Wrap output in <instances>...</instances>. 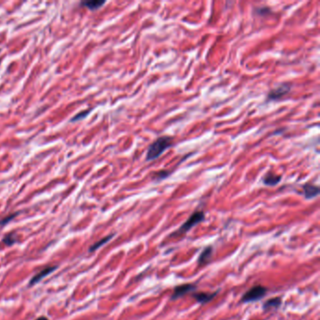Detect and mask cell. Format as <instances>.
<instances>
[{
    "instance_id": "15",
    "label": "cell",
    "mask_w": 320,
    "mask_h": 320,
    "mask_svg": "<svg viewBox=\"0 0 320 320\" xmlns=\"http://www.w3.org/2000/svg\"><path fill=\"white\" fill-rule=\"evenodd\" d=\"M90 110H86V111H83V112H80L78 115L74 116L71 120H70V122H75V121H78V120H81L84 118H86L89 114Z\"/></svg>"
},
{
    "instance_id": "3",
    "label": "cell",
    "mask_w": 320,
    "mask_h": 320,
    "mask_svg": "<svg viewBox=\"0 0 320 320\" xmlns=\"http://www.w3.org/2000/svg\"><path fill=\"white\" fill-rule=\"evenodd\" d=\"M267 293V288L263 285H254L241 297V302L250 303L260 301Z\"/></svg>"
},
{
    "instance_id": "16",
    "label": "cell",
    "mask_w": 320,
    "mask_h": 320,
    "mask_svg": "<svg viewBox=\"0 0 320 320\" xmlns=\"http://www.w3.org/2000/svg\"><path fill=\"white\" fill-rule=\"evenodd\" d=\"M169 175H170V172H169V171H166V170L159 171V172H156L155 175H154V179H157V180H161V179H163V178H167Z\"/></svg>"
},
{
    "instance_id": "17",
    "label": "cell",
    "mask_w": 320,
    "mask_h": 320,
    "mask_svg": "<svg viewBox=\"0 0 320 320\" xmlns=\"http://www.w3.org/2000/svg\"><path fill=\"white\" fill-rule=\"evenodd\" d=\"M18 214H19V213L11 214V215H9V216L5 217L4 219L0 220V226H5V225H7L8 223H10V222H11L13 219H14V218H15V217H16Z\"/></svg>"
},
{
    "instance_id": "2",
    "label": "cell",
    "mask_w": 320,
    "mask_h": 320,
    "mask_svg": "<svg viewBox=\"0 0 320 320\" xmlns=\"http://www.w3.org/2000/svg\"><path fill=\"white\" fill-rule=\"evenodd\" d=\"M205 220V213L202 211H197L196 213L192 214L184 224H182V226L179 227L177 231H175L173 234L171 235V237H178L180 235H184L188 233L193 227L197 226L198 224L202 223Z\"/></svg>"
},
{
    "instance_id": "13",
    "label": "cell",
    "mask_w": 320,
    "mask_h": 320,
    "mask_svg": "<svg viewBox=\"0 0 320 320\" xmlns=\"http://www.w3.org/2000/svg\"><path fill=\"white\" fill-rule=\"evenodd\" d=\"M113 237H114V234H112V235H109V236H107V237H106V238H104V239H102V240H99V241H97L96 243H94L93 245L89 248V252L91 253V252H94V251H96V250H98L99 248H101V247H103L105 244H107V242L108 241H110V240H112L113 239Z\"/></svg>"
},
{
    "instance_id": "14",
    "label": "cell",
    "mask_w": 320,
    "mask_h": 320,
    "mask_svg": "<svg viewBox=\"0 0 320 320\" xmlns=\"http://www.w3.org/2000/svg\"><path fill=\"white\" fill-rule=\"evenodd\" d=\"M2 241H3V243H5L8 246H12L16 242V236L14 235V233H10L4 237Z\"/></svg>"
},
{
    "instance_id": "9",
    "label": "cell",
    "mask_w": 320,
    "mask_h": 320,
    "mask_svg": "<svg viewBox=\"0 0 320 320\" xmlns=\"http://www.w3.org/2000/svg\"><path fill=\"white\" fill-rule=\"evenodd\" d=\"M55 266L54 267H46L42 268L40 271H39L36 275H34V277L29 282V285H34L36 284H38L40 280H42L44 277H46L47 275H49L51 272H53V270L56 269Z\"/></svg>"
},
{
    "instance_id": "5",
    "label": "cell",
    "mask_w": 320,
    "mask_h": 320,
    "mask_svg": "<svg viewBox=\"0 0 320 320\" xmlns=\"http://www.w3.org/2000/svg\"><path fill=\"white\" fill-rule=\"evenodd\" d=\"M196 288V285L195 284H182L174 288L173 294L171 296V301H176L184 295L189 294L194 291Z\"/></svg>"
},
{
    "instance_id": "8",
    "label": "cell",
    "mask_w": 320,
    "mask_h": 320,
    "mask_svg": "<svg viewBox=\"0 0 320 320\" xmlns=\"http://www.w3.org/2000/svg\"><path fill=\"white\" fill-rule=\"evenodd\" d=\"M320 194V188L317 185L306 183L302 185V195L306 199H313L317 197Z\"/></svg>"
},
{
    "instance_id": "12",
    "label": "cell",
    "mask_w": 320,
    "mask_h": 320,
    "mask_svg": "<svg viewBox=\"0 0 320 320\" xmlns=\"http://www.w3.org/2000/svg\"><path fill=\"white\" fill-rule=\"evenodd\" d=\"M282 305V298L281 297H275L267 300V302H264L263 309L265 311H268L271 309H278Z\"/></svg>"
},
{
    "instance_id": "4",
    "label": "cell",
    "mask_w": 320,
    "mask_h": 320,
    "mask_svg": "<svg viewBox=\"0 0 320 320\" xmlns=\"http://www.w3.org/2000/svg\"><path fill=\"white\" fill-rule=\"evenodd\" d=\"M290 89H291V85L289 83H284L267 94V101L280 100L282 97H284V95L288 93L290 91Z\"/></svg>"
},
{
    "instance_id": "7",
    "label": "cell",
    "mask_w": 320,
    "mask_h": 320,
    "mask_svg": "<svg viewBox=\"0 0 320 320\" xmlns=\"http://www.w3.org/2000/svg\"><path fill=\"white\" fill-rule=\"evenodd\" d=\"M213 254V246L206 247L202 251V253H200V255H199V257L197 259L198 267H204L207 264H209L211 262V260H212Z\"/></svg>"
},
{
    "instance_id": "18",
    "label": "cell",
    "mask_w": 320,
    "mask_h": 320,
    "mask_svg": "<svg viewBox=\"0 0 320 320\" xmlns=\"http://www.w3.org/2000/svg\"><path fill=\"white\" fill-rule=\"evenodd\" d=\"M49 320L47 318H45V317H40V318H38L37 320Z\"/></svg>"
},
{
    "instance_id": "6",
    "label": "cell",
    "mask_w": 320,
    "mask_h": 320,
    "mask_svg": "<svg viewBox=\"0 0 320 320\" xmlns=\"http://www.w3.org/2000/svg\"><path fill=\"white\" fill-rule=\"evenodd\" d=\"M220 292V290L216 292H196L192 295V297L200 304H206L210 302H212L214 298L217 296V294Z\"/></svg>"
},
{
    "instance_id": "19",
    "label": "cell",
    "mask_w": 320,
    "mask_h": 320,
    "mask_svg": "<svg viewBox=\"0 0 320 320\" xmlns=\"http://www.w3.org/2000/svg\"><path fill=\"white\" fill-rule=\"evenodd\" d=\"M0 51H1V50H0Z\"/></svg>"
},
{
    "instance_id": "11",
    "label": "cell",
    "mask_w": 320,
    "mask_h": 320,
    "mask_svg": "<svg viewBox=\"0 0 320 320\" xmlns=\"http://www.w3.org/2000/svg\"><path fill=\"white\" fill-rule=\"evenodd\" d=\"M107 2L105 0H90V1H83L81 2V6H84L88 9H89L90 11H96L99 10L100 8H102Z\"/></svg>"
},
{
    "instance_id": "1",
    "label": "cell",
    "mask_w": 320,
    "mask_h": 320,
    "mask_svg": "<svg viewBox=\"0 0 320 320\" xmlns=\"http://www.w3.org/2000/svg\"><path fill=\"white\" fill-rule=\"evenodd\" d=\"M173 146V139L170 136H161L156 139L147 148L146 160H153L159 158L160 155L169 147Z\"/></svg>"
},
{
    "instance_id": "10",
    "label": "cell",
    "mask_w": 320,
    "mask_h": 320,
    "mask_svg": "<svg viewBox=\"0 0 320 320\" xmlns=\"http://www.w3.org/2000/svg\"><path fill=\"white\" fill-rule=\"evenodd\" d=\"M281 179H282V176L274 173L266 174L262 178L263 183L267 186L270 187L276 186L277 184H279Z\"/></svg>"
}]
</instances>
